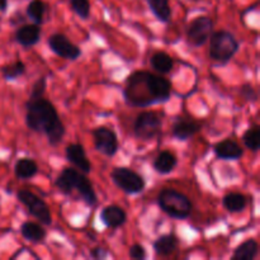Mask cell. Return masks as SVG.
Returning <instances> with one entry per match:
<instances>
[{
	"instance_id": "obj_13",
	"label": "cell",
	"mask_w": 260,
	"mask_h": 260,
	"mask_svg": "<svg viewBox=\"0 0 260 260\" xmlns=\"http://www.w3.org/2000/svg\"><path fill=\"white\" fill-rule=\"evenodd\" d=\"M213 152L218 160H226V161H236L244 156L243 147L231 139H225L217 142L213 147Z\"/></svg>"
},
{
	"instance_id": "obj_12",
	"label": "cell",
	"mask_w": 260,
	"mask_h": 260,
	"mask_svg": "<svg viewBox=\"0 0 260 260\" xmlns=\"http://www.w3.org/2000/svg\"><path fill=\"white\" fill-rule=\"evenodd\" d=\"M65 157L70 164L84 174L91 172V162L86 156L85 149L81 144H70L65 147Z\"/></svg>"
},
{
	"instance_id": "obj_20",
	"label": "cell",
	"mask_w": 260,
	"mask_h": 260,
	"mask_svg": "<svg viewBox=\"0 0 260 260\" xmlns=\"http://www.w3.org/2000/svg\"><path fill=\"white\" fill-rule=\"evenodd\" d=\"M259 244L254 239H248L234 250L231 260H254L258 256Z\"/></svg>"
},
{
	"instance_id": "obj_33",
	"label": "cell",
	"mask_w": 260,
	"mask_h": 260,
	"mask_svg": "<svg viewBox=\"0 0 260 260\" xmlns=\"http://www.w3.org/2000/svg\"><path fill=\"white\" fill-rule=\"evenodd\" d=\"M8 9V0H0V12L4 13Z\"/></svg>"
},
{
	"instance_id": "obj_16",
	"label": "cell",
	"mask_w": 260,
	"mask_h": 260,
	"mask_svg": "<svg viewBox=\"0 0 260 260\" xmlns=\"http://www.w3.org/2000/svg\"><path fill=\"white\" fill-rule=\"evenodd\" d=\"M202 129V123L193 119H177L172 129V135L174 139L179 141H187L190 137L197 135Z\"/></svg>"
},
{
	"instance_id": "obj_30",
	"label": "cell",
	"mask_w": 260,
	"mask_h": 260,
	"mask_svg": "<svg viewBox=\"0 0 260 260\" xmlns=\"http://www.w3.org/2000/svg\"><path fill=\"white\" fill-rule=\"evenodd\" d=\"M240 94L246 102H250V103H256L258 102V91H256V89L251 84H244V85H241Z\"/></svg>"
},
{
	"instance_id": "obj_11",
	"label": "cell",
	"mask_w": 260,
	"mask_h": 260,
	"mask_svg": "<svg viewBox=\"0 0 260 260\" xmlns=\"http://www.w3.org/2000/svg\"><path fill=\"white\" fill-rule=\"evenodd\" d=\"M47 45L50 50L58 57L69 61H76L81 56V48L71 42L62 33H53L48 37Z\"/></svg>"
},
{
	"instance_id": "obj_6",
	"label": "cell",
	"mask_w": 260,
	"mask_h": 260,
	"mask_svg": "<svg viewBox=\"0 0 260 260\" xmlns=\"http://www.w3.org/2000/svg\"><path fill=\"white\" fill-rule=\"evenodd\" d=\"M162 131V119L152 111L141 112L134 122V135L137 140L149 142L157 139Z\"/></svg>"
},
{
	"instance_id": "obj_24",
	"label": "cell",
	"mask_w": 260,
	"mask_h": 260,
	"mask_svg": "<svg viewBox=\"0 0 260 260\" xmlns=\"http://www.w3.org/2000/svg\"><path fill=\"white\" fill-rule=\"evenodd\" d=\"M150 65L159 74H169L174 68V60L165 51H157L150 58Z\"/></svg>"
},
{
	"instance_id": "obj_8",
	"label": "cell",
	"mask_w": 260,
	"mask_h": 260,
	"mask_svg": "<svg viewBox=\"0 0 260 260\" xmlns=\"http://www.w3.org/2000/svg\"><path fill=\"white\" fill-rule=\"evenodd\" d=\"M17 198L32 217H35L42 225L50 226L52 223V213L47 203L28 189H20L17 192Z\"/></svg>"
},
{
	"instance_id": "obj_2",
	"label": "cell",
	"mask_w": 260,
	"mask_h": 260,
	"mask_svg": "<svg viewBox=\"0 0 260 260\" xmlns=\"http://www.w3.org/2000/svg\"><path fill=\"white\" fill-rule=\"evenodd\" d=\"M24 107L25 126L30 131L45 135L51 146H57L65 137L66 128L55 106L45 96H40L29 98Z\"/></svg>"
},
{
	"instance_id": "obj_14",
	"label": "cell",
	"mask_w": 260,
	"mask_h": 260,
	"mask_svg": "<svg viewBox=\"0 0 260 260\" xmlns=\"http://www.w3.org/2000/svg\"><path fill=\"white\" fill-rule=\"evenodd\" d=\"M15 42L19 43L22 47L30 48L37 45L41 41V25L40 24H23L15 30Z\"/></svg>"
},
{
	"instance_id": "obj_31",
	"label": "cell",
	"mask_w": 260,
	"mask_h": 260,
	"mask_svg": "<svg viewBox=\"0 0 260 260\" xmlns=\"http://www.w3.org/2000/svg\"><path fill=\"white\" fill-rule=\"evenodd\" d=\"M128 256L129 259H134V260H144L146 259L147 254H146V250H145V248L141 245V244H134L132 246H129Z\"/></svg>"
},
{
	"instance_id": "obj_19",
	"label": "cell",
	"mask_w": 260,
	"mask_h": 260,
	"mask_svg": "<svg viewBox=\"0 0 260 260\" xmlns=\"http://www.w3.org/2000/svg\"><path fill=\"white\" fill-rule=\"evenodd\" d=\"M14 174L20 180H29L38 174V165L30 157H22L14 164Z\"/></svg>"
},
{
	"instance_id": "obj_5",
	"label": "cell",
	"mask_w": 260,
	"mask_h": 260,
	"mask_svg": "<svg viewBox=\"0 0 260 260\" xmlns=\"http://www.w3.org/2000/svg\"><path fill=\"white\" fill-rule=\"evenodd\" d=\"M239 50L240 42L230 30L220 29L211 33L208 56L212 61L220 63L221 66L228 65Z\"/></svg>"
},
{
	"instance_id": "obj_26",
	"label": "cell",
	"mask_w": 260,
	"mask_h": 260,
	"mask_svg": "<svg viewBox=\"0 0 260 260\" xmlns=\"http://www.w3.org/2000/svg\"><path fill=\"white\" fill-rule=\"evenodd\" d=\"M27 71L25 68V63L23 61L18 60L15 62L8 63V65L3 66L2 68V75L3 78L7 81H14L17 79H19L20 76H23Z\"/></svg>"
},
{
	"instance_id": "obj_27",
	"label": "cell",
	"mask_w": 260,
	"mask_h": 260,
	"mask_svg": "<svg viewBox=\"0 0 260 260\" xmlns=\"http://www.w3.org/2000/svg\"><path fill=\"white\" fill-rule=\"evenodd\" d=\"M243 142L246 149L253 152H258L260 149V128L259 126H253L246 129L243 135Z\"/></svg>"
},
{
	"instance_id": "obj_15",
	"label": "cell",
	"mask_w": 260,
	"mask_h": 260,
	"mask_svg": "<svg viewBox=\"0 0 260 260\" xmlns=\"http://www.w3.org/2000/svg\"><path fill=\"white\" fill-rule=\"evenodd\" d=\"M102 223L108 229H118L127 222V213L122 207L116 205L106 206L99 213Z\"/></svg>"
},
{
	"instance_id": "obj_25",
	"label": "cell",
	"mask_w": 260,
	"mask_h": 260,
	"mask_svg": "<svg viewBox=\"0 0 260 260\" xmlns=\"http://www.w3.org/2000/svg\"><path fill=\"white\" fill-rule=\"evenodd\" d=\"M46 9H47V5L43 0H32L29 4L27 5V9H25V14L27 17L32 20L36 24H42L43 23V17H45Z\"/></svg>"
},
{
	"instance_id": "obj_29",
	"label": "cell",
	"mask_w": 260,
	"mask_h": 260,
	"mask_svg": "<svg viewBox=\"0 0 260 260\" xmlns=\"http://www.w3.org/2000/svg\"><path fill=\"white\" fill-rule=\"evenodd\" d=\"M46 88H47V79H46V76H41V78L38 79V80H36L35 84H33L29 98H40V96H45Z\"/></svg>"
},
{
	"instance_id": "obj_4",
	"label": "cell",
	"mask_w": 260,
	"mask_h": 260,
	"mask_svg": "<svg viewBox=\"0 0 260 260\" xmlns=\"http://www.w3.org/2000/svg\"><path fill=\"white\" fill-rule=\"evenodd\" d=\"M157 206L160 210L174 220H187L193 211V203L188 196L172 188H164L157 194Z\"/></svg>"
},
{
	"instance_id": "obj_17",
	"label": "cell",
	"mask_w": 260,
	"mask_h": 260,
	"mask_svg": "<svg viewBox=\"0 0 260 260\" xmlns=\"http://www.w3.org/2000/svg\"><path fill=\"white\" fill-rule=\"evenodd\" d=\"M179 246V239L173 233L160 235L152 244L155 253L159 256H169L174 253Z\"/></svg>"
},
{
	"instance_id": "obj_3",
	"label": "cell",
	"mask_w": 260,
	"mask_h": 260,
	"mask_svg": "<svg viewBox=\"0 0 260 260\" xmlns=\"http://www.w3.org/2000/svg\"><path fill=\"white\" fill-rule=\"evenodd\" d=\"M55 185L61 193L66 196H70L73 192H78L81 200L89 207H94L98 203V196L91 182L88 179L86 174L81 173L76 168H63L56 178Z\"/></svg>"
},
{
	"instance_id": "obj_18",
	"label": "cell",
	"mask_w": 260,
	"mask_h": 260,
	"mask_svg": "<svg viewBox=\"0 0 260 260\" xmlns=\"http://www.w3.org/2000/svg\"><path fill=\"white\" fill-rule=\"evenodd\" d=\"M178 165V159L173 152L164 150V151L159 152L156 157H155L154 162H152V168L156 173L161 175L170 174L174 172V169Z\"/></svg>"
},
{
	"instance_id": "obj_10",
	"label": "cell",
	"mask_w": 260,
	"mask_h": 260,
	"mask_svg": "<svg viewBox=\"0 0 260 260\" xmlns=\"http://www.w3.org/2000/svg\"><path fill=\"white\" fill-rule=\"evenodd\" d=\"M94 147L96 151L106 155L108 157H113L119 150V141L117 134L112 128L106 126H99L93 131Z\"/></svg>"
},
{
	"instance_id": "obj_32",
	"label": "cell",
	"mask_w": 260,
	"mask_h": 260,
	"mask_svg": "<svg viewBox=\"0 0 260 260\" xmlns=\"http://www.w3.org/2000/svg\"><path fill=\"white\" fill-rule=\"evenodd\" d=\"M91 259L95 260H103L107 259L109 256V251L106 250V249L101 248V246H96V248H93L90 250V254H89Z\"/></svg>"
},
{
	"instance_id": "obj_22",
	"label": "cell",
	"mask_w": 260,
	"mask_h": 260,
	"mask_svg": "<svg viewBox=\"0 0 260 260\" xmlns=\"http://www.w3.org/2000/svg\"><path fill=\"white\" fill-rule=\"evenodd\" d=\"M150 10L155 15L159 22L169 23L172 20V7H170V0H146Z\"/></svg>"
},
{
	"instance_id": "obj_7",
	"label": "cell",
	"mask_w": 260,
	"mask_h": 260,
	"mask_svg": "<svg viewBox=\"0 0 260 260\" xmlns=\"http://www.w3.org/2000/svg\"><path fill=\"white\" fill-rule=\"evenodd\" d=\"M111 179L118 189L128 196L142 193L146 187V182L141 174L127 167H117L112 170Z\"/></svg>"
},
{
	"instance_id": "obj_9",
	"label": "cell",
	"mask_w": 260,
	"mask_h": 260,
	"mask_svg": "<svg viewBox=\"0 0 260 260\" xmlns=\"http://www.w3.org/2000/svg\"><path fill=\"white\" fill-rule=\"evenodd\" d=\"M213 32V22L210 17H197L189 22L185 29L188 43L192 47H201L206 45L210 40L211 33Z\"/></svg>"
},
{
	"instance_id": "obj_21",
	"label": "cell",
	"mask_w": 260,
	"mask_h": 260,
	"mask_svg": "<svg viewBox=\"0 0 260 260\" xmlns=\"http://www.w3.org/2000/svg\"><path fill=\"white\" fill-rule=\"evenodd\" d=\"M20 234L27 241L33 244H40L45 240L46 230L41 225L30 221H25L20 226Z\"/></svg>"
},
{
	"instance_id": "obj_28",
	"label": "cell",
	"mask_w": 260,
	"mask_h": 260,
	"mask_svg": "<svg viewBox=\"0 0 260 260\" xmlns=\"http://www.w3.org/2000/svg\"><path fill=\"white\" fill-rule=\"evenodd\" d=\"M71 9L80 19L86 20L90 17V2L89 0H69Z\"/></svg>"
},
{
	"instance_id": "obj_1",
	"label": "cell",
	"mask_w": 260,
	"mask_h": 260,
	"mask_svg": "<svg viewBox=\"0 0 260 260\" xmlns=\"http://www.w3.org/2000/svg\"><path fill=\"white\" fill-rule=\"evenodd\" d=\"M172 96V81L145 70L129 74L123 88L124 103L132 108L161 104Z\"/></svg>"
},
{
	"instance_id": "obj_23",
	"label": "cell",
	"mask_w": 260,
	"mask_h": 260,
	"mask_svg": "<svg viewBox=\"0 0 260 260\" xmlns=\"http://www.w3.org/2000/svg\"><path fill=\"white\" fill-rule=\"evenodd\" d=\"M222 206L228 212L230 213H240L248 206V200L244 194L238 192H231L223 196Z\"/></svg>"
}]
</instances>
